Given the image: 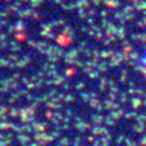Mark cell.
<instances>
[{"label":"cell","mask_w":146,"mask_h":146,"mask_svg":"<svg viewBox=\"0 0 146 146\" xmlns=\"http://www.w3.org/2000/svg\"><path fill=\"white\" fill-rule=\"evenodd\" d=\"M137 64L141 68V71L145 72L146 74V44L145 46L141 49V51L139 53V56H137Z\"/></svg>","instance_id":"obj_1"}]
</instances>
